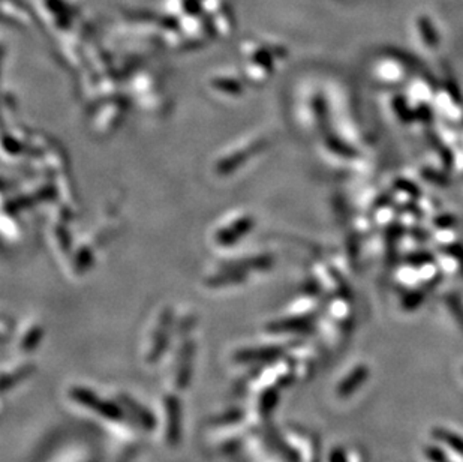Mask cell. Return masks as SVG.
Here are the masks:
<instances>
[{
	"instance_id": "6da1fadb",
	"label": "cell",
	"mask_w": 463,
	"mask_h": 462,
	"mask_svg": "<svg viewBox=\"0 0 463 462\" xmlns=\"http://www.w3.org/2000/svg\"><path fill=\"white\" fill-rule=\"evenodd\" d=\"M71 395H72V399L74 401L80 402L81 405H86V407H89L92 411H96L100 416H104V418H107V419H111V421H119V419H122L123 413L117 407V405L111 404V402L100 401L95 395V393H92V392L87 390V389L75 387V389L71 390Z\"/></svg>"
},
{
	"instance_id": "7a4b0ae2",
	"label": "cell",
	"mask_w": 463,
	"mask_h": 462,
	"mask_svg": "<svg viewBox=\"0 0 463 462\" xmlns=\"http://www.w3.org/2000/svg\"><path fill=\"white\" fill-rule=\"evenodd\" d=\"M167 418H168V442L176 446L180 442V432H182V409L180 401L174 397H168L165 401Z\"/></svg>"
},
{
	"instance_id": "3957f363",
	"label": "cell",
	"mask_w": 463,
	"mask_h": 462,
	"mask_svg": "<svg viewBox=\"0 0 463 462\" xmlns=\"http://www.w3.org/2000/svg\"><path fill=\"white\" fill-rule=\"evenodd\" d=\"M192 347L186 345L183 348V353L180 356V362H178V369H177V387L185 389L189 377H190V371H192Z\"/></svg>"
},
{
	"instance_id": "277c9868",
	"label": "cell",
	"mask_w": 463,
	"mask_h": 462,
	"mask_svg": "<svg viewBox=\"0 0 463 462\" xmlns=\"http://www.w3.org/2000/svg\"><path fill=\"white\" fill-rule=\"evenodd\" d=\"M122 401L129 409V411L135 416V419H137L138 423L143 425L145 430H152V428L156 425L153 416L149 411H145L144 409H141L137 402H133L132 399H128V398H123Z\"/></svg>"
}]
</instances>
